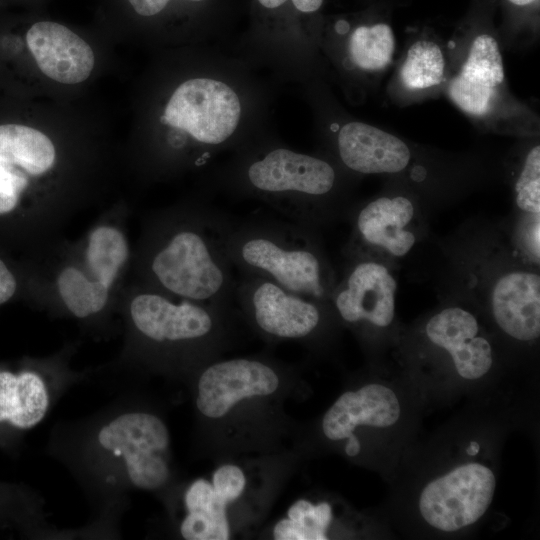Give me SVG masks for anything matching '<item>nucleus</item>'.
Returning <instances> with one entry per match:
<instances>
[{
    "instance_id": "nucleus-1",
    "label": "nucleus",
    "mask_w": 540,
    "mask_h": 540,
    "mask_svg": "<svg viewBox=\"0 0 540 540\" xmlns=\"http://www.w3.org/2000/svg\"><path fill=\"white\" fill-rule=\"evenodd\" d=\"M236 219L206 206L170 213L155 227L146 269L159 292L227 308L236 280L226 245Z\"/></svg>"
},
{
    "instance_id": "nucleus-2",
    "label": "nucleus",
    "mask_w": 540,
    "mask_h": 540,
    "mask_svg": "<svg viewBox=\"0 0 540 540\" xmlns=\"http://www.w3.org/2000/svg\"><path fill=\"white\" fill-rule=\"evenodd\" d=\"M314 230L289 219H236L227 255L241 274L260 276L291 292L329 302L336 277Z\"/></svg>"
},
{
    "instance_id": "nucleus-3",
    "label": "nucleus",
    "mask_w": 540,
    "mask_h": 540,
    "mask_svg": "<svg viewBox=\"0 0 540 540\" xmlns=\"http://www.w3.org/2000/svg\"><path fill=\"white\" fill-rule=\"evenodd\" d=\"M235 190L258 198L289 220L314 227L333 217L337 174L318 157L276 147L242 163Z\"/></svg>"
},
{
    "instance_id": "nucleus-4",
    "label": "nucleus",
    "mask_w": 540,
    "mask_h": 540,
    "mask_svg": "<svg viewBox=\"0 0 540 540\" xmlns=\"http://www.w3.org/2000/svg\"><path fill=\"white\" fill-rule=\"evenodd\" d=\"M96 451L131 486L142 490L161 488L170 476V435L156 415L122 413L97 432Z\"/></svg>"
},
{
    "instance_id": "nucleus-5",
    "label": "nucleus",
    "mask_w": 540,
    "mask_h": 540,
    "mask_svg": "<svg viewBox=\"0 0 540 540\" xmlns=\"http://www.w3.org/2000/svg\"><path fill=\"white\" fill-rule=\"evenodd\" d=\"M496 490L493 470L479 462L454 467L422 489L418 510L424 521L442 532H455L480 520Z\"/></svg>"
},
{
    "instance_id": "nucleus-6",
    "label": "nucleus",
    "mask_w": 540,
    "mask_h": 540,
    "mask_svg": "<svg viewBox=\"0 0 540 540\" xmlns=\"http://www.w3.org/2000/svg\"><path fill=\"white\" fill-rule=\"evenodd\" d=\"M234 298L254 326L278 339H305L316 333L330 302L291 292L251 274L236 280Z\"/></svg>"
},
{
    "instance_id": "nucleus-7",
    "label": "nucleus",
    "mask_w": 540,
    "mask_h": 540,
    "mask_svg": "<svg viewBox=\"0 0 540 540\" xmlns=\"http://www.w3.org/2000/svg\"><path fill=\"white\" fill-rule=\"evenodd\" d=\"M240 116V100L230 86L216 79L192 78L175 89L162 121L215 148L232 137Z\"/></svg>"
},
{
    "instance_id": "nucleus-8",
    "label": "nucleus",
    "mask_w": 540,
    "mask_h": 540,
    "mask_svg": "<svg viewBox=\"0 0 540 540\" xmlns=\"http://www.w3.org/2000/svg\"><path fill=\"white\" fill-rule=\"evenodd\" d=\"M225 310L188 300L176 303L156 290L138 293L129 306L135 329L161 346L201 345L216 339Z\"/></svg>"
},
{
    "instance_id": "nucleus-9",
    "label": "nucleus",
    "mask_w": 540,
    "mask_h": 540,
    "mask_svg": "<svg viewBox=\"0 0 540 540\" xmlns=\"http://www.w3.org/2000/svg\"><path fill=\"white\" fill-rule=\"evenodd\" d=\"M418 214L413 201L403 195L367 202L352 213L346 257L384 261L406 256L417 242Z\"/></svg>"
},
{
    "instance_id": "nucleus-10",
    "label": "nucleus",
    "mask_w": 540,
    "mask_h": 540,
    "mask_svg": "<svg viewBox=\"0 0 540 540\" xmlns=\"http://www.w3.org/2000/svg\"><path fill=\"white\" fill-rule=\"evenodd\" d=\"M396 290L397 280L387 262L350 259L329 302L347 324L382 329L394 321Z\"/></svg>"
},
{
    "instance_id": "nucleus-11",
    "label": "nucleus",
    "mask_w": 540,
    "mask_h": 540,
    "mask_svg": "<svg viewBox=\"0 0 540 540\" xmlns=\"http://www.w3.org/2000/svg\"><path fill=\"white\" fill-rule=\"evenodd\" d=\"M490 315L509 338L531 343L540 336V276L536 267L513 266L492 276L486 291Z\"/></svg>"
},
{
    "instance_id": "nucleus-12",
    "label": "nucleus",
    "mask_w": 540,
    "mask_h": 540,
    "mask_svg": "<svg viewBox=\"0 0 540 540\" xmlns=\"http://www.w3.org/2000/svg\"><path fill=\"white\" fill-rule=\"evenodd\" d=\"M428 342L449 355L456 373L474 381L487 375L494 364L492 344L477 316L461 306H447L425 323Z\"/></svg>"
},
{
    "instance_id": "nucleus-13",
    "label": "nucleus",
    "mask_w": 540,
    "mask_h": 540,
    "mask_svg": "<svg viewBox=\"0 0 540 540\" xmlns=\"http://www.w3.org/2000/svg\"><path fill=\"white\" fill-rule=\"evenodd\" d=\"M279 386L276 371L263 361L235 358L216 362L200 375L196 406L209 418H220L238 402L268 396Z\"/></svg>"
},
{
    "instance_id": "nucleus-14",
    "label": "nucleus",
    "mask_w": 540,
    "mask_h": 540,
    "mask_svg": "<svg viewBox=\"0 0 540 540\" xmlns=\"http://www.w3.org/2000/svg\"><path fill=\"white\" fill-rule=\"evenodd\" d=\"M400 415L401 404L394 390L381 383H370L343 393L325 413L322 430L330 440L347 439L345 453L354 457L361 448L354 435L356 428H388Z\"/></svg>"
},
{
    "instance_id": "nucleus-15",
    "label": "nucleus",
    "mask_w": 540,
    "mask_h": 540,
    "mask_svg": "<svg viewBox=\"0 0 540 540\" xmlns=\"http://www.w3.org/2000/svg\"><path fill=\"white\" fill-rule=\"evenodd\" d=\"M59 382L34 367H0V439L36 427L49 412Z\"/></svg>"
},
{
    "instance_id": "nucleus-16",
    "label": "nucleus",
    "mask_w": 540,
    "mask_h": 540,
    "mask_svg": "<svg viewBox=\"0 0 540 540\" xmlns=\"http://www.w3.org/2000/svg\"><path fill=\"white\" fill-rule=\"evenodd\" d=\"M26 42L40 70L57 82L80 83L92 72V49L61 24L51 21L35 23L27 32Z\"/></svg>"
},
{
    "instance_id": "nucleus-17",
    "label": "nucleus",
    "mask_w": 540,
    "mask_h": 540,
    "mask_svg": "<svg viewBox=\"0 0 540 540\" xmlns=\"http://www.w3.org/2000/svg\"><path fill=\"white\" fill-rule=\"evenodd\" d=\"M503 81L499 45L492 36L482 34L473 40L466 61L449 84L448 93L461 110L482 116L489 112Z\"/></svg>"
},
{
    "instance_id": "nucleus-18",
    "label": "nucleus",
    "mask_w": 540,
    "mask_h": 540,
    "mask_svg": "<svg viewBox=\"0 0 540 540\" xmlns=\"http://www.w3.org/2000/svg\"><path fill=\"white\" fill-rule=\"evenodd\" d=\"M337 149L342 163L361 174L401 172L411 157L400 138L362 122H350L340 129Z\"/></svg>"
},
{
    "instance_id": "nucleus-19",
    "label": "nucleus",
    "mask_w": 540,
    "mask_h": 540,
    "mask_svg": "<svg viewBox=\"0 0 540 540\" xmlns=\"http://www.w3.org/2000/svg\"><path fill=\"white\" fill-rule=\"evenodd\" d=\"M186 515L180 533L186 540H227L230 537L227 503L215 492L212 484L197 479L184 495Z\"/></svg>"
},
{
    "instance_id": "nucleus-20",
    "label": "nucleus",
    "mask_w": 540,
    "mask_h": 540,
    "mask_svg": "<svg viewBox=\"0 0 540 540\" xmlns=\"http://www.w3.org/2000/svg\"><path fill=\"white\" fill-rule=\"evenodd\" d=\"M55 155L52 141L39 130L17 124L0 125V163L39 176L53 166Z\"/></svg>"
},
{
    "instance_id": "nucleus-21",
    "label": "nucleus",
    "mask_w": 540,
    "mask_h": 540,
    "mask_svg": "<svg viewBox=\"0 0 540 540\" xmlns=\"http://www.w3.org/2000/svg\"><path fill=\"white\" fill-rule=\"evenodd\" d=\"M128 255L127 241L117 228L103 225L90 234L86 249L87 264L94 279L107 287L111 288Z\"/></svg>"
},
{
    "instance_id": "nucleus-22",
    "label": "nucleus",
    "mask_w": 540,
    "mask_h": 540,
    "mask_svg": "<svg viewBox=\"0 0 540 540\" xmlns=\"http://www.w3.org/2000/svg\"><path fill=\"white\" fill-rule=\"evenodd\" d=\"M60 297L77 318H87L106 306L110 288L97 279H90L75 267H66L57 278Z\"/></svg>"
},
{
    "instance_id": "nucleus-23",
    "label": "nucleus",
    "mask_w": 540,
    "mask_h": 540,
    "mask_svg": "<svg viewBox=\"0 0 540 540\" xmlns=\"http://www.w3.org/2000/svg\"><path fill=\"white\" fill-rule=\"evenodd\" d=\"M288 517L277 522L273 530L276 540H326L333 513L330 504L314 505L300 499L287 512Z\"/></svg>"
},
{
    "instance_id": "nucleus-24",
    "label": "nucleus",
    "mask_w": 540,
    "mask_h": 540,
    "mask_svg": "<svg viewBox=\"0 0 540 540\" xmlns=\"http://www.w3.org/2000/svg\"><path fill=\"white\" fill-rule=\"evenodd\" d=\"M394 35L389 25L378 23L356 28L349 40V54L353 63L367 71L380 70L391 61Z\"/></svg>"
},
{
    "instance_id": "nucleus-25",
    "label": "nucleus",
    "mask_w": 540,
    "mask_h": 540,
    "mask_svg": "<svg viewBox=\"0 0 540 540\" xmlns=\"http://www.w3.org/2000/svg\"><path fill=\"white\" fill-rule=\"evenodd\" d=\"M444 72L445 59L440 47L434 42L420 40L409 48L400 77L407 88L423 90L440 84Z\"/></svg>"
},
{
    "instance_id": "nucleus-26",
    "label": "nucleus",
    "mask_w": 540,
    "mask_h": 540,
    "mask_svg": "<svg viewBox=\"0 0 540 540\" xmlns=\"http://www.w3.org/2000/svg\"><path fill=\"white\" fill-rule=\"evenodd\" d=\"M515 204L522 215H540V146L526 155L515 182Z\"/></svg>"
},
{
    "instance_id": "nucleus-27",
    "label": "nucleus",
    "mask_w": 540,
    "mask_h": 540,
    "mask_svg": "<svg viewBox=\"0 0 540 540\" xmlns=\"http://www.w3.org/2000/svg\"><path fill=\"white\" fill-rule=\"evenodd\" d=\"M540 215H522V221L517 225L515 233L517 251L526 264L536 267L539 265V233Z\"/></svg>"
},
{
    "instance_id": "nucleus-28",
    "label": "nucleus",
    "mask_w": 540,
    "mask_h": 540,
    "mask_svg": "<svg viewBox=\"0 0 540 540\" xmlns=\"http://www.w3.org/2000/svg\"><path fill=\"white\" fill-rule=\"evenodd\" d=\"M19 168L0 163V215L15 209L28 178Z\"/></svg>"
},
{
    "instance_id": "nucleus-29",
    "label": "nucleus",
    "mask_w": 540,
    "mask_h": 540,
    "mask_svg": "<svg viewBox=\"0 0 540 540\" xmlns=\"http://www.w3.org/2000/svg\"><path fill=\"white\" fill-rule=\"evenodd\" d=\"M211 484L217 495L228 504L242 494L246 479L238 466L226 464L215 470Z\"/></svg>"
},
{
    "instance_id": "nucleus-30",
    "label": "nucleus",
    "mask_w": 540,
    "mask_h": 540,
    "mask_svg": "<svg viewBox=\"0 0 540 540\" xmlns=\"http://www.w3.org/2000/svg\"><path fill=\"white\" fill-rule=\"evenodd\" d=\"M17 283L14 275L0 259V305L7 302L16 291Z\"/></svg>"
},
{
    "instance_id": "nucleus-31",
    "label": "nucleus",
    "mask_w": 540,
    "mask_h": 540,
    "mask_svg": "<svg viewBox=\"0 0 540 540\" xmlns=\"http://www.w3.org/2000/svg\"><path fill=\"white\" fill-rule=\"evenodd\" d=\"M134 10L142 16H152L162 11L170 0H128ZM193 2L203 0H188Z\"/></svg>"
},
{
    "instance_id": "nucleus-32",
    "label": "nucleus",
    "mask_w": 540,
    "mask_h": 540,
    "mask_svg": "<svg viewBox=\"0 0 540 540\" xmlns=\"http://www.w3.org/2000/svg\"><path fill=\"white\" fill-rule=\"evenodd\" d=\"M259 3L269 9L277 8L289 0H258ZM295 8L301 12L310 13L318 10L323 0H290Z\"/></svg>"
},
{
    "instance_id": "nucleus-33",
    "label": "nucleus",
    "mask_w": 540,
    "mask_h": 540,
    "mask_svg": "<svg viewBox=\"0 0 540 540\" xmlns=\"http://www.w3.org/2000/svg\"><path fill=\"white\" fill-rule=\"evenodd\" d=\"M478 452H479V444L476 442H472L467 449V453L470 455H475Z\"/></svg>"
},
{
    "instance_id": "nucleus-34",
    "label": "nucleus",
    "mask_w": 540,
    "mask_h": 540,
    "mask_svg": "<svg viewBox=\"0 0 540 540\" xmlns=\"http://www.w3.org/2000/svg\"><path fill=\"white\" fill-rule=\"evenodd\" d=\"M508 1H510L511 3L515 5L524 6V5L530 4L534 0H508Z\"/></svg>"
}]
</instances>
